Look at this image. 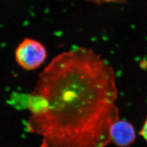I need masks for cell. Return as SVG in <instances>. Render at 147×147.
<instances>
[{
    "label": "cell",
    "instance_id": "7a4b0ae2",
    "mask_svg": "<svg viewBox=\"0 0 147 147\" xmlns=\"http://www.w3.org/2000/svg\"><path fill=\"white\" fill-rule=\"evenodd\" d=\"M47 57L44 45L35 39H24L16 48L15 58L18 65L26 70H34L39 68Z\"/></svg>",
    "mask_w": 147,
    "mask_h": 147
},
{
    "label": "cell",
    "instance_id": "277c9868",
    "mask_svg": "<svg viewBox=\"0 0 147 147\" xmlns=\"http://www.w3.org/2000/svg\"><path fill=\"white\" fill-rule=\"evenodd\" d=\"M140 134L142 137L147 142V119L144 121L142 127Z\"/></svg>",
    "mask_w": 147,
    "mask_h": 147
},
{
    "label": "cell",
    "instance_id": "6da1fadb",
    "mask_svg": "<svg viewBox=\"0 0 147 147\" xmlns=\"http://www.w3.org/2000/svg\"><path fill=\"white\" fill-rule=\"evenodd\" d=\"M113 68L100 55L80 47L53 58L29 95L28 127L40 147H106L119 119Z\"/></svg>",
    "mask_w": 147,
    "mask_h": 147
},
{
    "label": "cell",
    "instance_id": "3957f363",
    "mask_svg": "<svg viewBox=\"0 0 147 147\" xmlns=\"http://www.w3.org/2000/svg\"><path fill=\"white\" fill-rule=\"evenodd\" d=\"M111 141L118 147L131 145L136 138V131L131 123L125 120L116 121L110 129Z\"/></svg>",
    "mask_w": 147,
    "mask_h": 147
}]
</instances>
